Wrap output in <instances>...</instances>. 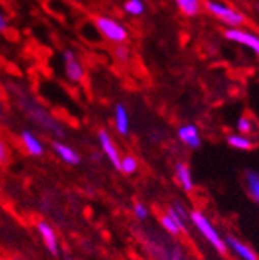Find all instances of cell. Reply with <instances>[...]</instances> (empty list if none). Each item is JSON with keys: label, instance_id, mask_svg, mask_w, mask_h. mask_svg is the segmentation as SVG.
Wrapping results in <instances>:
<instances>
[{"label": "cell", "instance_id": "obj_1", "mask_svg": "<svg viewBox=\"0 0 259 260\" xmlns=\"http://www.w3.org/2000/svg\"><path fill=\"white\" fill-rule=\"evenodd\" d=\"M143 243L146 245L149 254L157 260H186L185 249L180 243L174 240L171 236H165L166 233H157L155 230H145Z\"/></svg>", "mask_w": 259, "mask_h": 260}, {"label": "cell", "instance_id": "obj_2", "mask_svg": "<svg viewBox=\"0 0 259 260\" xmlns=\"http://www.w3.org/2000/svg\"><path fill=\"white\" fill-rule=\"evenodd\" d=\"M17 101L19 106L22 107V110L28 115V118L33 121L35 124H38L41 128H44L45 132H50L54 137H64V127L61 125V122L53 118L39 103H36L33 98L28 96L26 93H17Z\"/></svg>", "mask_w": 259, "mask_h": 260}, {"label": "cell", "instance_id": "obj_3", "mask_svg": "<svg viewBox=\"0 0 259 260\" xmlns=\"http://www.w3.org/2000/svg\"><path fill=\"white\" fill-rule=\"evenodd\" d=\"M189 223L194 226V230L199 233V236L219 254H226L225 239L220 234V231L216 228V224L211 221V218L200 209L189 211Z\"/></svg>", "mask_w": 259, "mask_h": 260}, {"label": "cell", "instance_id": "obj_4", "mask_svg": "<svg viewBox=\"0 0 259 260\" xmlns=\"http://www.w3.org/2000/svg\"><path fill=\"white\" fill-rule=\"evenodd\" d=\"M204 8L213 17L226 25V28H242V25L247 22L245 16L238 8L222 2V0H204Z\"/></svg>", "mask_w": 259, "mask_h": 260}, {"label": "cell", "instance_id": "obj_5", "mask_svg": "<svg viewBox=\"0 0 259 260\" xmlns=\"http://www.w3.org/2000/svg\"><path fill=\"white\" fill-rule=\"evenodd\" d=\"M93 23H95V28L98 29V32L101 35V38L110 44L123 45L129 39L127 26L112 16H96Z\"/></svg>", "mask_w": 259, "mask_h": 260}, {"label": "cell", "instance_id": "obj_6", "mask_svg": "<svg viewBox=\"0 0 259 260\" xmlns=\"http://www.w3.org/2000/svg\"><path fill=\"white\" fill-rule=\"evenodd\" d=\"M223 36L226 41L248 48L251 53H254L259 57V36L256 32L250 29H244V28H226L223 31Z\"/></svg>", "mask_w": 259, "mask_h": 260}, {"label": "cell", "instance_id": "obj_7", "mask_svg": "<svg viewBox=\"0 0 259 260\" xmlns=\"http://www.w3.org/2000/svg\"><path fill=\"white\" fill-rule=\"evenodd\" d=\"M62 60H64V70H66V76L69 78L70 82L78 84L84 79L85 70L81 59L73 50H64L62 51Z\"/></svg>", "mask_w": 259, "mask_h": 260}, {"label": "cell", "instance_id": "obj_8", "mask_svg": "<svg viewBox=\"0 0 259 260\" xmlns=\"http://www.w3.org/2000/svg\"><path fill=\"white\" fill-rule=\"evenodd\" d=\"M223 239H225V245H226V249H228V252H232L239 260H259L257 254L253 251V248L248 246L239 237H236L233 234H225Z\"/></svg>", "mask_w": 259, "mask_h": 260}, {"label": "cell", "instance_id": "obj_9", "mask_svg": "<svg viewBox=\"0 0 259 260\" xmlns=\"http://www.w3.org/2000/svg\"><path fill=\"white\" fill-rule=\"evenodd\" d=\"M177 138L182 144L189 149H199L202 146V135L197 125L194 124H183L177 130Z\"/></svg>", "mask_w": 259, "mask_h": 260}, {"label": "cell", "instance_id": "obj_10", "mask_svg": "<svg viewBox=\"0 0 259 260\" xmlns=\"http://www.w3.org/2000/svg\"><path fill=\"white\" fill-rule=\"evenodd\" d=\"M174 175H176V180H177L179 186L183 189V192L191 193V192L196 190V181H194L191 168L186 165V162H183V161L176 162V166H174Z\"/></svg>", "mask_w": 259, "mask_h": 260}, {"label": "cell", "instance_id": "obj_11", "mask_svg": "<svg viewBox=\"0 0 259 260\" xmlns=\"http://www.w3.org/2000/svg\"><path fill=\"white\" fill-rule=\"evenodd\" d=\"M98 140H100V146L104 152V155L109 158V161L113 165L115 169L120 171V162H121V156L118 153V149L113 143V140L110 138V135L106 132V130H100L98 132Z\"/></svg>", "mask_w": 259, "mask_h": 260}, {"label": "cell", "instance_id": "obj_12", "mask_svg": "<svg viewBox=\"0 0 259 260\" xmlns=\"http://www.w3.org/2000/svg\"><path fill=\"white\" fill-rule=\"evenodd\" d=\"M36 228H38V233L41 234V237H42L47 249L54 257H57L59 255V245H57V237H56V233H54V230L51 228V224L47 223V221H39L36 224Z\"/></svg>", "mask_w": 259, "mask_h": 260}, {"label": "cell", "instance_id": "obj_13", "mask_svg": "<svg viewBox=\"0 0 259 260\" xmlns=\"http://www.w3.org/2000/svg\"><path fill=\"white\" fill-rule=\"evenodd\" d=\"M244 186L250 200L259 206V172L257 171H247L244 174Z\"/></svg>", "mask_w": 259, "mask_h": 260}, {"label": "cell", "instance_id": "obj_14", "mask_svg": "<svg viewBox=\"0 0 259 260\" xmlns=\"http://www.w3.org/2000/svg\"><path fill=\"white\" fill-rule=\"evenodd\" d=\"M115 128L123 137H127L131 132V119H129V113L124 104L115 106Z\"/></svg>", "mask_w": 259, "mask_h": 260}, {"label": "cell", "instance_id": "obj_15", "mask_svg": "<svg viewBox=\"0 0 259 260\" xmlns=\"http://www.w3.org/2000/svg\"><path fill=\"white\" fill-rule=\"evenodd\" d=\"M51 146H53L54 152L59 155V158H61L62 161H66L67 165L76 166V165H79V162H81L79 153L75 152V150H73L72 147H69L67 144H64V143H61V141H53Z\"/></svg>", "mask_w": 259, "mask_h": 260}, {"label": "cell", "instance_id": "obj_16", "mask_svg": "<svg viewBox=\"0 0 259 260\" xmlns=\"http://www.w3.org/2000/svg\"><path fill=\"white\" fill-rule=\"evenodd\" d=\"M177 10L186 17H196L204 10V0H172Z\"/></svg>", "mask_w": 259, "mask_h": 260}, {"label": "cell", "instance_id": "obj_17", "mask_svg": "<svg viewBox=\"0 0 259 260\" xmlns=\"http://www.w3.org/2000/svg\"><path fill=\"white\" fill-rule=\"evenodd\" d=\"M226 144L232 149H236L241 152H250L256 147V141L251 137H245L241 134H230L226 137Z\"/></svg>", "mask_w": 259, "mask_h": 260}, {"label": "cell", "instance_id": "obj_18", "mask_svg": "<svg viewBox=\"0 0 259 260\" xmlns=\"http://www.w3.org/2000/svg\"><path fill=\"white\" fill-rule=\"evenodd\" d=\"M22 141H23V146L30 155L41 156L44 153V146H42L41 140L36 135L31 134L30 130H23L22 132Z\"/></svg>", "mask_w": 259, "mask_h": 260}, {"label": "cell", "instance_id": "obj_19", "mask_svg": "<svg viewBox=\"0 0 259 260\" xmlns=\"http://www.w3.org/2000/svg\"><path fill=\"white\" fill-rule=\"evenodd\" d=\"M123 11H124V14L131 16V17H141L146 14L148 5L145 0H124Z\"/></svg>", "mask_w": 259, "mask_h": 260}, {"label": "cell", "instance_id": "obj_20", "mask_svg": "<svg viewBox=\"0 0 259 260\" xmlns=\"http://www.w3.org/2000/svg\"><path fill=\"white\" fill-rule=\"evenodd\" d=\"M158 221H160L161 228H163V231H165L168 236H171V237H179V236L185 234V231L179 226V223H177L169 214H166V212H165L163 215H160Z\"/></svg>", "mask_w": 259, "mask_h": 260}, {"label": "cell", "instance_id": "obj_21", "mask_svg": "<svg viewBox=\"0 0 259 260\" xmlns=\"http://www.w3.org/2000/svg\"><path fill=\"white\" fill-rule=\"evenodd\" d=\"M236 134H241V135H245V137H251L254 134V121L248 116V115H242L238 118L236 121Z\"/></svg>", "mask_w": 259, "mask_h": 260}, {"label": "cell", "instance_id": "obj_22", "mask_svg": "<svg viewBox=\"0 0 259 260\" xmlns=\"http://www.w3.org/2000/svg\"><path fill=\"white\" fill-rule=\"evenodd\" d=\"M137 169H138V161H137L134 156L127 155V156L121 158V162H120V171H121L123 174L131 175V174H134Z\"/></svg>", "mask_w": 259, "mask_h": 260}, {"label": "cell", "instance_id": "obj_23", "mask_svg": "<svg viewBox=\"0 0 259 260\" xmlns=\"http://www.w3.org/2000/svg\"><path fill=\"white\" fill-rule=\"evenodd\" d=\"M112 54H113V59L120 63H127L131 60V50L126 44L123 45H115V48L112 50Z\"/></svg>", "mask_w": 259, "mask_h": 260}, {"label": "cell", "instance_id": "obj_24", "mask_svg": "<svg viewBox=\"0 0 259 260\" xmlns=\"http://www.w3.org/2000/svg\"><path fill=\"white\" fill-rule=\"evenodd\" d=\"M134 215L137 217V220H140L143 223V221H146L151 217V211H149V208L145 203L138 202V203L134 205Z\"/></svg>", "mask_w": 259, "mask_h": 260}, {"label": "cell", "instance_id": "obj_25", "mask_svg": "<svg viewBox=\"0 0 259 260\" xmlns=\"http://www.w3.org/2000/svg\"><path fill=\"white\" fill-rule=\"evenodd\" d=\"M8 161H10V150H8V146L5 141L0 140V165L5 166L8 165Z\"/></svg>", "mask_w": 259, "mask_h": 260}, {"label": "cell", "instance_id": "obj_26", "mask_svg": "<svg viewBox=\"0 0 259 260\" xmlns=\"http://www.w3.org/2000/svg\"><path fill=\"white\" fill-rule=\"evenodd\" d=\"M10 28V22H8V17L5 16V13L0 8V32H7Z\"/></svg>", "mask_w": 259, "mask_h": 260}, {"label": "cell", "instance_id": "obj_27", "mask_svg": "<svg viewBox=\"0 0 259 260\" xmlns=\"http://www.w3.org/2000/svg\"><path fill=\"white\" fill-rule=\"evenodd\" d=\"M11 260H19V258H11Z\"/></svg>", "mask_w": 259, "mask_h": 260}]
</instances>
